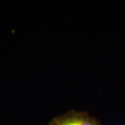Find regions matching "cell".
Masks as SVG:
<instances>
[{
  "label": "cell",
  "instance_id": "6da1fadb",
  "mask_svg": "<svg viewBox=\"0 0 125 125\" xmlns=\"http://www.w3.org/2000/svg\"><path fill=\"white\" fill-rule=\"evenodd\" d=\"M49 125H104L95 116L88 112L71 110L66 113L54 117Z\"/></svg>",
  "mask_w": 125,
  "mask_h": 125
}]
</instances>
